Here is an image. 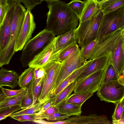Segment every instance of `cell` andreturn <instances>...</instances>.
I'll list each match as a JSON object with an SVG mask.
<instances>
[{"mask_svg":"<svg viewBox=\"0 0 124 124\" xmlns=\"http://www.w3.org/2000/svg\"><path fill=\"white\" fill-rule=\"evenodd\" d=\"M49 11L45 29L57 36L75 30L79 24V19L68 6L61 1L47 4Z\"/></svg>","mask_w":124,"mask_h":124,"instance_id":"6da1fadb","label":"cell"},{"mask_svg":"<svg viewBox=\"0 0 124 124\" xmlns=\"http://www.w3.org/2000/svg\"><path fill=\"white\" fill-rule=\"evenodd\" d=\"M26 10L19 1H16L11 25L10 39L7 46L0 51V67L8 64L15 53V44L24 21Z\"/></svg>","mask_w":124,"mask_h":124,"instance_id":"7a4b0ae2","label":"cell"},{"mask_svg":"<svg viewBox=\"0 0 124 124\" xmlns=\"http://www.w3.org/2000/svg\"><path fill=\"white\" fill-rule=\"evenodd\" d=\"M55 37L52 32L45 28L29 40L22 49L20 58L22 66H28L34 57Z\"/></svg>","mask_w":124,"mask_h":124,"instance_id":"3957f363","label":"cell"},{"mask_svg":"<svg viewBox=\"0 0 124 124\" xmlns=\"http://www.w3.org/2000/svg\"><path fill=\"white\" fill-rule=\"evenodd\" d=\"M104 13L99 8L89 19L79 23L75 35L81 48L96 39Z\"/></svg>","mask_w":124,"mask_h":124,"instance_id":"277c9868","label":"cell"},{"mask_svg":"<svg viewBox=\"0 0 124 124\" xmlns=\"http://www.w3.org/2000/svg\"><path fill=\"white\" fill-rule=\"evenodd\" d=\"M124 28V6L104 14L96 39L100 42L117 30Z\"/></svg>","mask_w":124,"mask_h":124,"instance_id":"5b68a950","label":"cell"},{"mask_svg":"<svg viewBox=\"0 0 124 124\" xmlns=\"http://www.w3.org/2000/svg\"><path fill=\"white\" fill-rule=\"evenodd\" d=\"M87 61L82 55L80 48L62 62L60 70L55 84L51 93L50 96L65 78L85 64Z\"/></svg>","mask_w":124,"mask_h":124,"instance_id":"8992f818","label":"cell"},{"mask_svg":"<svg viewBox=\"0 0 124 124\" xmlns=\"http://www.w3.org/2000/svg\"><path fill=\"white\" fill-rule=\"evenodd\" d=\"M97 94L101 101L115 104L124 97V85L119 83L118 80L103 83Z\"/></svg>","mask_w":124,"mask_h":124,"instance_id":"52a82bcc","label":"cell"},{"mask_svg":"<svg viewBox=\"0 0 124 124\" xmlns=\"http://www.w3.org/2000/svg\"><path fill=\"white\" fill-rule=\"evenodd\" d=\"M98 70L76 83L73 90L74 93L86 94L98 91L103 83L108 68Z\"/></svg>","mask_w":124,"mask_h":124,"instance_id":"ba28073f","label":"cell"},{"mask_svg":"<svg viewBox=\"0 0 124 124\" xmlns=\"http://www.w3.org/2000/svg\"><path fill=\"white\" fill-rule=\"evenodd\" d=\"M124 36V28L117 30L113 32L103 41L98 42L88 60L94 59L112 52Z\"/></svg>","mask_w":124,"mask_h":124,"instance_id":"9c48e42d","label":"cell"},{"mask_svg":"<svg viewBox=\"0 0 124 124\" xmlns=\"http://www.w3.org/2000/svg\"><path fill=\"white\" fill-rule=\"evenodd\" d=\"M56 39L55 37L34 57L29 63V67L36 69L43 67L50 62L58 61V57L60 51L56 50Z\"/></svg>","mask_w":124,"mask_h":124,"instance_id":"30bf717a","label":"cell"},{"mask_svg":"<svg viewBox=\"0 0 124 124\" xmlns=\"http://www.w3.org/2000/svg\"><path fill=\"white\" fill-rule=\"evenodd\" d=\"M36 24L31 11L27 10L25 17L15 45V52L21 50L30 40L36 28Z\"/></svg>","mask_w":124,"mask_h":124,"instance_id":"8fae6325","label":"cell"},{"mask_svg":"<svg viewBox=\"0 0 124 124\" xmlns=\"http://www.w3.org/2000/svg\"><path fill=\"white\" fill-rule=\"evenodd\" d=\"M111 64V52L93 60L91 63L74 81L76 83L91 74L103 70Z\"/></svg>","mask_w":124,"mask_h":124,"instance_id":"7c38bea8","label":"cell"},{"mask_svg":"<svg viewBox=\"0 0 124 124\" xmlns=\"http://www.w3.org/2000/svg\"><path fill=\"white\" fill-rule=\"evenodd\" d=\"M16 2L11 1L10 8L0 25V51L6 47L10 39L11 23Z\"/></svg>","mask_w":124,"mask_h":124,"instance_id":"4fadbf2b","label":"cell"},{"mask_svg":"<svg viewBox=\"0 0 124 124\" xmlns=\"http://www.w3.org/2000/svg\"><path fill=\"white\" fill-rule=\"evenodd\" d=\"M111 65L118 75L119 78V76L124 74V36L121 38L111 52Z\"/></svg>","mask_w":124,"mask_h":124,"instance_id":"5bb4252c","label":"cell"},{"mask_svg":"<svg viewBox=\"0 0 124 124\" xmlns=\"http://www.w3.org/2000/svg\"><path fill=\"white\" fill-rule=\"evenodd\" d=\"M69 119L70 124H108L111 123L106 116L99 115L95 114L88 116H82L80 114L69 117Z\"/></svg>","mask_w":124,"mask_h":124,"instance_id":"9a60e30c","label":"cell"},{"mask_svg":"<svg viewBox=\"0 0 124 124\" xmlns=\"http://www.w3.org/2000/svg\"><path fill=\"white\" fill-rule=\"evenodd\" d=\"M19 77L14 71L2 68L0 70V86H7L12 89L15 88L18 84Z\"/></svg>","mask_w":124,"mask_h":124,"instance_id":"2e32d148","label":"cell"},{"mask_svg":"<svg viewBox=\"0 0 124 124\" xmlns=\"http://www.w3.org/2000/svg\"><path fill=\"white\" fill-rule=\"evenodd\" d=\"M93 60H88L84 64L74 71L59 85L51 96V98L56 95L63 89L74 81L91 63Z\"/></svg>","mask_w":124,"mask_h":124,"instance_id":"e0dca14e","label":"cell"},{"mask_svg":"<svg viewBox=\"0 0 124 124\" xmlns=\"http://www.w3.org/2000/svg\"><path fill=\"white\" fill-rule=\"evenodd\" d=\"M57 77L50 78L45 76L41 91L38 101L44 103L51 98L50 94L56 83Z\"/></svg>","mask_w":124,"mask_h":124,"instance_id":"ac0fdd59","label":"cell"},{"mask_svg":"<svg viewBox=\"0 0 124 124\" xmlns=\"http://www.w3.org/2000/svg\"><path fill=\"white\" fill-rule=\"evenodd\" d=\"M75 30L56 37L55 46L57 51H60L65 47L73 43H78L75 35Z\"/></svg>","mask_w":124,"mask_h":124,"instance_id":"d6986e66","label":"cell"},{"mask_svg":"<svg viewBox=\"0 0 124 124\" xmlns=\"http://www.w3.org/2000/svg\"><path fill=\"white\" fill-rule=\"evenodd\" d=\"M95 0H85V3L82 14L79 19V23L90 19L99 8Z\"/></svg>","mask_w":124,"mask_h":124,"instance_id":"ffe728a7","label":"cell"},{"mask_svg":"<svg viewBox=\"0 0 124 124\" xmlns=\"http://www.w3.org/2000/svg\"><path fill=\"white\" fill-rule=\"evenodd\" d=\"M76 84V82L74 81L63 89L56 95L54 96L53 106L57 108L63 103L73 91Z\"/></svg>","mask_w":124,"mask_h":124,"instance_id":"44dd1931","label":"cell"},{"mask_svg":"<svg viewBox=\"0 0 124 124\" xmlns=\"http://www.w3.org/2000/svg\"><path fill=\"white\" fill-rule=\"evenodd\" d=\"M99 8L105 14L124 6V0H107L98 3Z\"/></svg>","mask_w":124,"mask_h":124,"instance_id":"7402d4cb","label":"cell"},{"mask_svg":"<svg viewBox=\"0 0 124 124\" xmlns=\"http://www.w3.org/2000/svg\"><path fill=\"white\" fill-rule=\"evenodd\" d=\"M26 88L19 94L11 97H6L0 102V109L16 105L20 106L22 100L25 96Z\"/></svg>","mask_w":124,"mask_h":124,"instance_id":"603a6c76","label":"cell"},{"mask_svg":"<svg viewBox=\"0 0 124 124\" xmlns=\"http://www.w3.org/2000/svg\"><path fill=\"white\" fill-rule=\"evenodd\" d=\"M82 105H75L64 101L57 108L60 112L70 116L80 115L82 112Z\"/></svg>","mask_w":124,"mask_h":124,"instance_id":"cb8c5ba5","label":"cell"},{"mask_svg":"<svg viewBox=\"0 0 124 124\" xmlns=\"http://www.w3.org/2000/svg\"><path fill=\"white\" fill-rule=\"evenodd\" d=\"M34 69L29 67L19 76L18 84L21 88H26L35 78Z\"/></svg>","mask_w":124,"mask_h":124,"instance_id":"d4e9b609","label":"cell"},{"mask_svg":"<svg viewBox=\"0 0 124 124\" xmlns=\"http://www.w3.org/2000/svg\"><path fill=\"white\" fill-rule=\"evenodd\" d=\"M93 93L79 94L74 93L70 95L65 101L75 105H82L87 100L93 95Z\"/></svg>","mask_w":124,"mask_h":124,"instance_id":"484cf974","label":"cell"},{"mask_svg":"<svg viewBox=\"0 0 124 124\" xmlns=\"http://www.w3.org/2000/svg\"><path fill=\"white\" fill-rule=\"evenodd\" d=\"M45 76L40 78L36 79L34 78V79L32 87L33 101L30 107L37 103L41 91Z\"/></svg>","mask_w":124,"mask_h":124,"instance_id":"4316f807","label":"cell"},{"mask_svg":"<svg viewBox=\"0 0 124 124\" xmlns=\"http://www.w3.org/2000/svg\"><path fill=\"white\" fill-rule=\"evenodd\" d=\"M77 43H73L65 47L60 52L58 60L62 62L68 57L72 53L79 49Z\"/></svg>","mask_w":124,"mask_h":124,"instance_id":"83f0119b","label":"cell"},{"mask_svg":"<svg viewBox=\"0 0 124 124\" xmlns=\"http://www.w3.org/2000/svg\"><path fill=\"white\" fill-rule=\"evenodd\" d=\"M33 80L26 87V93L22 100L20 105L22 109L30 107L33 103V97L32 87Z\"/></svg>","mask_w":124,"mask_h":124,"instance_id":"f1b7e54d","label":"cell"},{"mask_svg":"<svg viewBox=\"0 0 124 124\" xmlns=\"http://www.w3.org/2000/svg\"><path fill=\"white\" fill-rule=\"evenodd\" d=\"M85 3V0L82 1L80 0H72L67 4L69 7L79 19L82 14Z\"/></svg>","mask_w":124,"mask_h":124,"instance_id":"f546056e","label":"cell"},{"mask_svg":"<svg viewBox=\"0 0 124 124\" xmlns=\"http://www.w3.org/2000/svg\"><path fill=\"white\" fill-rule=\"evenodd\" d=\"M43 104L39 102L32 106L17 111L9 115L8 116L11 117L23 115L35 114L39 111Z\"/></svg>","mask_w":124,"mask_h":124,"instance_id":"4dcf8cb0","label":"cell"},{"mask_svg":"<svg viewBox=\"0 0 124 124\" xmlns=\"http://www.w3.org/2000/svg\"><path fill=\"white\" fill-rule=\"evenodd\" d=\"M115 105V108L112 116V121L124 118V97Z\"/></svg>","mask_w":124,"mask_h":124,"instance_id":"1f68e13d","label":"cell"},{"mask_svg":"<svg viewBox=\"0 0 124 124\" xmlns=\"http://www.w3.org/2000/svg\"><path fill=\"white\" fill-rule=\"evenodd\" d=\"M98 42L96 39L80 49L82 55L87 60H88L90 55Z\"/></svg>","mask_w":124,"mask_h":124,"instance_id":"d6a6232c","label":"cell"},{"mask_svg":"<svg viewBox=\"0 0 124 124\" xmlns=\"http://www.w3.org/2000/svg\"><path fill=\"white\" fill-rule=\"evenodd\" d=\"M119 77L112 65L108 67L106 72L103 83L118 80Z\"/></svg>","mask_w":124,"mask_h":124,"instance_id":"836d02e7","label":"cell"},{"mask_svg":"<svg viewBox=\"0 0 124 124\" xmlns=\"http://www.w3.org/2000/svg\"><path fill=\"white\" fill-rule=\"evenodd\" d=\"M21 109L20 106L18 105L12 106L5 109L0 112V121Z\"/></svg>","mask_w":124,"mask_h":124,"instance_id":"e575fe53","label":"cell"},{"mask_svg":"<svg viewBox=\"0 0 124 124\" xmlns=\"http://www.w3.org/2000/svg\"><path fill=\"white\" fill-rule=\"evenodd\" d=\"M70 116L67 115L62 113L58 110L52 114L46 117L45 119L48 121H58L67 119Z\"/></svg>","mask_w":124,"mask_h":124,"instance_id":"d590c367","label":"cell"},{"mask_svg":"<svg viewBox=\"0 0 124 124\" xmlns=\"http://www.w3.org/2000/svg\"><path fill=\"white\" fill-rule=\"evenodd\" d=\"M57 110L58 109L57 107L52 105L40 114L35 115V118L36 119H45L46 117L52 114Z\"/></svg>","mask_w":124,"mask_h":124,"instance_id":"8d00e7d4","label":"cell"},{"mask_svg":"<svg viewBox=\"0 0 124 124\" xmlns=\"http://www.w3.org/2000/svg\"><path fill=\"white\" fill-rule=\"evenodd\" d=\"M11 1L8 0L6 3L0 6V25L2 24L10 7Z\"/></svg>","mask_w":124,"mask_h":124,"instance_id":"74e56055","label":"cell"},{"mask_svg":"<svg viewBox=\"0 0 124 124\" xmlns=\"http://www.w3.org/2000/svg\"><path fill=\"white\" fill-rule=\"evenodd\" d=\"M35 114L23 115L11 117L12 118L22 122L26 121L33 122L35 120Z\"/></svg>","mask_w":124,"mask_h":124,"instance_id":"f35d334b","label":"cell"},{"mask_svg":"<svg viewBox=\"0 0 124 124\" xmlns=\"http://www.w3.org/2000/svg\"><path fill=\"white\" fill-rule=\"evenodd\" d=\"M19 1L24 4L27 10L31 11L34 7L42 1V0H20Z\"/></svg>","mask_w":124,"mask_h":124,"instance_id":"ab89813d","label":"cell"},{"mask_svg":"<svg viewBox=\"0 0 124 124\" xmlns=\"http://www.w3.org/2000/svg\"><path fill=\"white\" fill-rule=\"evenodd\" d=\"M54 98V96L51 97L47 102L44 103L39 111L35 114V115L40 114L49 107L53 105Z\"/></svg>","mask_w":124,"mask_h":124,"instance_id":"60d3db41","label":"cell"},{"mask_svg":"<svg viewBox=\"0 0 124 124\" xmlns=\"http://www.w3.org/2000/svg\"><path fill=\"white\" fill-rule=\"evenodd\" d=\"M26 88H21L18 90H11L2 88V91L7 97H10L15 95L26 89Z\"/></svg>","mask_w":124,"mask_h":124,"instance_id":"b9f144b4","label":"cell"},{"mask_svg":"<svg viewBox=\"0 0 124 124\" xmlns=\"http://www.w3.org/2000/svg\"><path fill=\"white\" fill-rule=\"evenodd\" d=\"M35 78L37 79L44 77L45 75V70L43 67L34 69Z\"/></svg>","mask_w":124,"mask_h":124,"instance_id":"7bdbcfd3","label":"cell"},{"mask_svg":"<svg viewBox=\"0 0 124 124\" xmlns=\"http://www.w3.org/2000/svg\"><path fill=\"white\" fill-rule=\"evenodd\" d=\"M2 87L0 86V102L7 97L3 91L2 89Z\"/></svg>","mask_w":124,"mask_h":124,"instance_id":"ee69618b","label":"cell"},{"mask_svg":"<svg viewBox=\"0 0 124 124\" xmlns=\"http://www.w3.org/2000/svg\"><path fill=\"white\" fill-rule=\"evenodd\" d=\"M112 121V123L113 124H124V118L120 119L116 121Z\"/></svg>","mask_w":124,"mask_h":124,"instance_id":"f6af8a7d","label":"cell"},{"mask_svg":"<svg viewBox=\"0 0 124 124\" xmlns=\"http://www.w3.org/2000/svg\"><path fill=\"white\" fill-rule=\"evenodd\" d=\"M43 1H46L47 4L52 3L54 2L60 1L61 0H42Z\"/></svg>","mask_w":124,"mask_h":124,"instance_id":"bcb514c9","label":"cell"},{"mask_svg":"<svg viewBox=\"0 0 124 124\" xmlns=\"http://www.w3.org/2000/svg\"><path fill=\"white\" fill-rule=\"evenodd\" d=\"M8 0H0V6L1 5L5 4L8 2Z\"/></svg>","mask_w":124,"mask_h":124,"instance_id":"7dc6e473","label":"cell"},{"mask_svg":"<svg viewBox=\"0 0 124 124\" xmlns=\"http://www.w3.org/2000/svg\"><path fill=\"white\" fill-rule=\"evenodd\" d=\"M8 0L16 1H19L20 0Z\"/></svg>","mask_w":124,"mask_h":124,"instance_id":"c3c4849f","label":"cell"},{"mask_svg":"<svg viewBox=\"0 0 124 124\" xmlns=\"http://www.w3.org/2000/svg\"><path fill=\"white\" fill-rule=\"evenodd\" d=\"M5 108H2V109H0V112H1V111H2V110H4Z\"/></svg>","mask_w":124,"mask_h":124,"instance_id":"681fc988","label":"cell"}]
</instances>
